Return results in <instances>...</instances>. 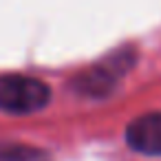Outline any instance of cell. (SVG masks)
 <instances>
[{"mask_svg": "<svg viewBox=\"0 0 161 161\" xmlns=\"http://www.w3.org/2000/svg\"><path fill=\"white\" fill-rule=\"evenodd\" d=\"M51 99V91L42 80L27 75H0V110L27 115L42 110Z\"/></svg>", "mask_w": 161, "mask_h": 161, "instance_id": "obj_1", "label": "cell"}, {"mask_svg": "<svg viewBox=\"0 0 161 161\" xmlns=\"http://www.w3.org/2000/svg\"><path fill=\"white\" fill-rule=\"evenodd\" d=\"M126 141L135 152L161 157V113H148L130 121L126 128Z\"/></svg>", "mask_w": 161, "mask_h": 161, "instance_id": "obj_2", "label": "cell"}, {"mask_svg": "<svg viewBox=\"0 0 161 161\" xmlns=\"http://www.w3.org/2000/svg\"><path fill=\"white\" fill-rule=\"evenodd\" d=\"M130 64V58H110L102 64H97L95 69L86 71L84 75L77 77V88L91 97H104L106 93L113 91V86L117 84L119 75L128 69Z\"/></svg>", "mask_w": 161, "mask_h": 161, "instance_id": "obj_3", "label": "cell"}, {"mask_svg": "<svg viewBox=\"0 0 161 161\" xmlns=\"http://www.w3.org/2000/svg\"><path fill=\"white\" fill-rule=\"evenodd\" d=\"M36 157L42 154L27 146H0V161H36Z\"/></svg>", "mask_w": 161, "mask_h": 161, "instance_id": "obj_4", "label": "cell"}]
</instances>
